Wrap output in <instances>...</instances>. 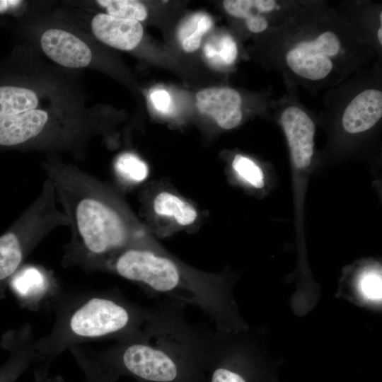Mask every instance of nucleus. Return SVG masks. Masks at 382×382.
<instances>
[{
  "instance_id": "12",
  "label": "nucleus",
  "mask_w": 382,
  "mask_h": 382,
  "mask_svg": "<svg viewBox=\"0 0 382 382\" xmlns=\"http://www.w3.org/2000/svg\"><path fill=\"white\" fill-rule=\"evenodd\" d=\"M223 6L230 15L244 18L248 30L255 33L265 30L268 26L262 13L271 12L277 6L272 0H226Z\"/></svg>"
},
{
  "instance_id": "6",
  "label": "nucleus",
  "mask_w": 382,
  "mask_h": 382,
  "mask_svg": "<svg viewBox=\"0 0 382 382\" xmlns=\"http://www.w3.org/2000/svg\"><path fill=\"white\" fill-rule=\"evenodd\" d=\"M281 122L294 165L298 168H306L313 154L314 122L303 110L296 106L284 110Z\"/></svg>"
},
{
  "instance_id": "17",
  "label": "nucleus",
  "mask_w": 382,
  "mask_h": 382,
  "mask_svg": "<svg viewBox=\"0 0 382 382\" xmlns=\"http://www.w3.org/2000/svg\"><path fill=\"white\" fill-rule=\"evenodd\" d=\"M96 3L106 9L108 14L120 18L144 21L147 17L145 6L134 0H99Z\"/></svg>"
},
{
  "instance_id": "19",
  "label": "nucleus",
  "mask_w": 382,
  "mask_h": 382,
  "mask_svg": "<svg viewBox=\"0 0 382 382\" xmlns=\"http://www.w3.org/2000/svg\"><path fill=\"white\" fill-rule=\"evenodd\" d=\"M45 282L42 272L33 266L23 269L13 279L15 289L23 296H31L41 292L45 288Z\"/></svg>"
},
{
  "instance_id": "11",
  "label": "nucleus",
  "mask_w": 382,
  "mask_h": 382,
  "mask_svg": "<svg viewBox=\"0 0 382 382\" xmlns=\"http://www.w3.org/2000/svg\"><path fill=\"white\" fill-rule=\"evenodd\" d=\"M381 116L382 92L366 89L348 104L343 113L342 125L349 133H359L374 127Z\"/></svg>"
},
{
  "instance_id": "22",
  "label": "nucleus",
  "mask_w": 382,
  "mask_h": 382,
  "mask_svg": "<svg viewBox=\"0 0 382 382\" xmlns=\"http://www.w3.org/2000/svg\"><path fill=\"white\" fill-rule=\"evenodd\" d=\"M86 382H113L117 376L108 368H89Z\"/></svg>"
},
{
  "instance_id": "2",
  "label": "nucleus",
  "mask_w": 382,
  "mask_h": 382,
  "mask_svg": "<svg viewBox=\"0 0 382 382\" xmlns=\"http://www.w3.org/2000/svg\"><path fill=\"white\" fill-rule=\"evenodd\" d=\"M208 337L173 311L151 310L142 330L108 366L117 376L125 373L146 382H201Z\"/></svg>"
},
{
  "instance_id": "4",
  "label": "nucleus",
  "mask_w": 382,
  "mask_h": 382,
  "mask_svg": "<svg viewBox=\"0 0 382 382\" xmlns=\"http://www.w3.org/2000/svg\"><path fill=\"white\" fill-rule=\"evenodd\" d=\"M151 310L132 308L113 298L95 297L71 316V332L81 337L96 338L111 335L139 332L149 320Z\"/></svg>"
},
{
  "instance_id": "7",
  "label": "nucleus",
  "mask_w": 382,
  "mask_h": 382,
  "mask_svg": "<svg viewBox=\"0 0 382 382\" xmlns=\"http://www.w3.org/2000/svg\"><path fill=\"white\" fill-rule=\"evenodd\" d=\"M40 45L50 59L65 67H86L92 60L89 47L66 30L57 28L47 30L41 36Z\"/></svg>"
},
{
  "instance_id": "9",
  "label": "nucleus",
  "mask_w": 382,
  "mask_h": 382,
  "mask_svg": "<svg viewBox=\"0 0 382 382\" xmlns=\"http://www.w3.org/2000/svg\"><path fill=\"white\" fill-rule=\"evenodd\" d=\"M91 30L102 42L118 50L135 48L143 37V27L137 21L98 13L91 21Z\"/></svg>"
},
{
  "instance_id": "18",
  "label": "nucleus",
  "mask_w": 382,
  "mask_h": 382,
  "mask_svg": "<svg viewBox=\"0 0 382 382\" xmlns=\"http://www.w3.org/2000/svg\"><path fill=\"white\" fill-rule=\"evenodd\" d=\"M115 169L122 179L132 183H140L148 175L147 165L132 153L119 156L115 163Z\"/></svg>"
},
{
  "instance_id": "27",
  "label": "nucleus",
  "mask_w": 382,
  "mask_h": 382,
  "mask_svg": "<svg viewBox=\"0 0 382 382\" xmlns=\"http://www.w3.org/2000/svg\"><path fill=\"white\" fill-rule=\"evenodd\" d=\"M1 378H0V382H4L3 380H2V381L1 380Z\"/></svg>"
},
{
  "instance_id": "14",
  "label": "nucleus",
  "mask_w": 382,
  "mask_h": 382,
  "mask_svg": "<svg viewBox=\"0 0 382 382\" xmlns=\"http://www.w3.org/2000/svg\"><path fill=\"white\" fill-rule=\"evenodd\" d=\"M154 209L157 214L173 218L183 226L192 224L197 216V211L191 204L168 192L156 195Z\"/></svg>"
},
{
  "instance_id": "5",
  "label": "nucleus",
  "mask_w": 382,
  "mask_h": 382,
  "mask_svg": "<svg viewBox=\"0 0 382 382\" xmlns=\"http://www.w3.org/2000/svg\"><path fill=\"white\" fill-rule=\"evenodd\" d=\"M340 48L338 37L326 31L314 40L297 43L286 53V62L299 76L318 81L330 73L333 67L330 58L336 56Z\"/></svg>"
},
{
  "instance_id": "10",
  "label": "nucleus",
  "mask_w": 382,
  "mask_h": 382,
  "mask_svg": "<svg viewBox=\"0 0 382 382\" xmlns=\"http://www.w3.org/2000/svg\"><path fill=\"white\" fill-rule=\"evenodd\" d=\"M49 120L48 113L38 109L0 117V146H28L40 134Z\"/></svg>"
},
{
  "instance_id": "8",
  "label": "nucleus",
  "mask_w": 382,
  "mask_h": 382,
  "mask_svg": "<svg viewBox=\"0 0 382 382\" xmlns=\"http://www.w3.org/2000/svg\"><path fill=\"white\" fill-rule=\"evenodd\" d=\"M196 102L198 110L212 117L223 129H233L241 122V98L234 89L228 87L205 88L197 93Z\"/></svg>"
},
{
  "instance_id": "24",
  "label": "nucleus",
  "mask_w": 382,
  "mask_h": 382,
  "mask_svg": "<svg viewBox=\"0 0 382 382\" xmlns=\"http://www.w3.org/2000/svg\"><path fill=\"white\" fill-rule=\"evenodd\" d=\"M23 1L18 0H0V13L19 6Z\"/></svg>"
},
{
  "instance_id": "16",
  "label": "nucleus",
  "mask_w": 382,
  "mask_h": 382,
  "mask_svg": "<svg viewBox=\"0 0 382 382\" xmlns=\"http://www.w3.org/2000/svg\"><path fill=\"white\" fill-rule=\"evenodd\" d=\"M203 52L209 63L214 66L232 64L238 54L236 42L227 35L221 37L217 42H207Z\"/></svg>"
},
{
  "instance_id": "25",
  "label": "nucleus",
  "mask_w": 382,
  "mask_h": 382,
  "mask_svg": "<svg viewBox=\"0 0 382 382\" xmlns=\"http://www.w3.org/2000/svg\"><path fill=\"white\" fill-rule=\"evenodd\" d=\"M382 26L381 25L377 33L378 39L381 45H382Z\"/></svg>"
},
{
  "instance_id": "13",
  "label": "nucleus",
  "mask_w": 382,
  "mask_h": 382,
  "mask_svg": "<svg viewBox=\"0 0 382 382\" xmlns=\"http://www.w3.org/2000/svg\"><path fill=\"white\" fill-rule=\"evenodd\" d=\"M37 105V96L32 89L13 86H0V117L35 110Z\"/></svg>"
},
{
  "instance_id": "20",
  "label": "nucleus",
  "mask_w": 382,
  "mask_h": 382,
  "mask_svg": "<svg viewBox=\"0 0 382 382\" xmlns=\"http://www.w3.org/2000/svg\"><path fill=\"white\" fill-rule=\"evenodd\" d=\"M232 167L238 175L250 185L256 188L264 186V175L261 168L249 158L236 155L233 160Z\"/></svg>"
},
{
  "instance_id": "3",
  "label": "nucleus",
  "mask_w": 382,
  "mask_h": 382,
  "mask_svg": "<svg viewBox=\"0 0 382 382\" xmlns=\"http://www.w3.org/2000/svg\"><path fill=\"white\" fill-rule=\"evenodd\" d=\"M58 203L54 187L45 178L34 201L0 236V281L13 276L26 255L49 233L69 226Z\"/></svg>"
},
{
  "instance_id": "21",
  "label": "nucleus",
  "mask_w": 382,
  "mask_h": 382,
  "mask_svg": "<svg viewBox=\"0 0 382 382\" xmlns=\"http://www.w3.org/2000/svg\"><path fill=\"white\" fill-rule=\"evenodd\" d=\"M381 272L374 268H367L361 274L359 289L366 299L379 301L382 296Z\"/></svg>"
},
{
  "instance_id": "23",
  "label": "nucleus",
  "mask_w": 382,
  "mask_h": 382,
  "mask_svg": "<svg viewBox=\"0 0 382 382\" xmlns=\"http://www.w3.org/2000/svg\"><path fill=\"white\" fill-rule=\"evenodd\" d=\"M150 98L156 109L163 112H168L170 105V98L166 91L155 90L151 93Z\"/></svg>"
},
{
  "instance_id": "26",
  "label": "nucleus",
  "mask_w": 382,
  "mask_h": 382,
  "mask_svg": "<svg viewBox=\"0 0 382 382\" xmlns=\"http://www.w3.org/2000/svg\"><path fill=\"white\" fill-rule=\"evenodd\" d=\"M37 382H62V381H59V380H57H57H47V381H45V380L41 379V380H38Z\"/></svg>"
},
{
  "instance_id": "1",
  "label": "nucleus",
  "mask_w": 382,
  "mask_h": 382,
  "mask_svg": "<svg viewBox=\"0 0 382 382\" xmlns=\"http://www.w3.org/2000/svg\"><path fill=\"white\" fill-rule=\"evenodd\" d=\"M43 168L69 220L70 259L88 263L136 246L135 224L103 183L58 158H48Z\"/></svg>"
},
{
  "instance_id": "15",
  "label": "nucleus",
  "mask_w": 382,
  "mask_h": 382,
  "mask_svg": "<svg viewBox=\"0 0 382 382\" xmlns=\"http://www.w3.org/2000/svg\"><path fill=\"white\" fill-rule=\"evenodd\" d=\"M213 25L211 17L204 13L198 12L189 16L179 26L178 37L183 49L187 52L197 50L204 34Z\"/></svg>"
}]
</instances>
